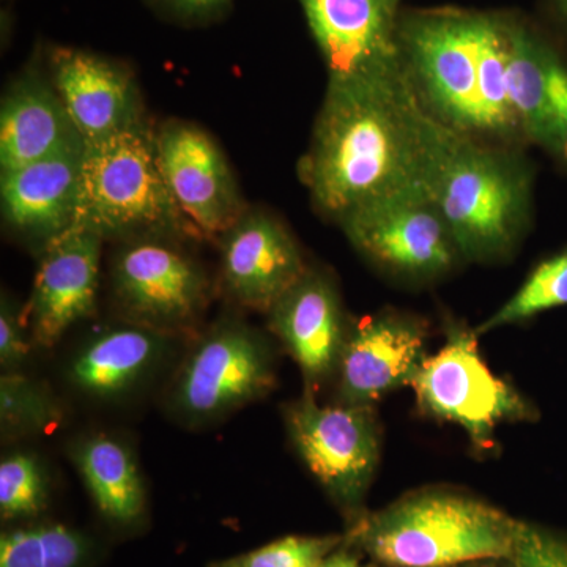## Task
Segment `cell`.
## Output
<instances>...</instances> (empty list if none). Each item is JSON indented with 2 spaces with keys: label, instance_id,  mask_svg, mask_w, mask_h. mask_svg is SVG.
I'll list each match as a JSON object with an SVG mask.
<instances>
[{
  "label": "cell",
  "instance_id": "6da1fadb",
  "mask_svg": "<svg viewBox=\"0 0 567 567\" xmlns=\"http://www.w3.org/2000/svg\"><path fill=\"white\" fill-rule=\"evenodd\" d=\"M456 133L425 106L405 65L328 78L298 174L317 208L339 223L380 197L429 192Z\"/></svg>",
  "mask_w": 567,
  "mask_h": 567
},
{
  "label": "cell",
  "instance_id": "7a4b0ae2",
  "mask_svg": "<svg viewBox=\"0 0 567 567\" xmlns=\"http://www.w3.org/2000/svg\"><path fill=\"white\" fill-rule=\"evenodd\" d=\"M518 520L475 496L417 492L353 522L347 540L388 567L509 561Z\"/></svg>",
  "mask_w": 567,
  "mask_h": 567
},
{
  "label": "cell",
  "instance_id": "3957f363",
  "mask_svg": "<svg viewBox=\"0 0 567 567\" xmlns=\"http://www.w3.org/2000/svg\"><path fill=\"white\" fill-rule=\"evenodd\" d=\"M518 148L456 133L432 177V199L464 262L507 259L533 218V175Z\"/></svg>",
  "mask_w": 567,
  "mask_h": 567
},
{
  "label": "cell",
  "instance_id": "277c9868",
  "mask_svg": "<svg viewBox=\"0 0 567 567\" xmlns=\"http://www.w3.org/2000/svg\"><path fill=\"white\" fill-rule=\"evenodd\" d=\"M74 224L102 235L194 229L178 210L145 123L84 142Z\"/></svg>",
  "mask_w": 567,
  "mask_h": 567
},
{
  "label": "cell",
  "instance_id": "5b68a950",
  "mask_svg": "<svg viewBox=\"0 0 567 567\" xmlns=\"http://www.w3.org/2000/svg\"><path fill=\"white\" fill-rule=\"evenodd\" d=\"M481 13L415 11L401 18L399 44L406 73L439 121L480 140Z\"/></svg>",
  "mask_w": 567,
  "mask_h": 567
},
{
  "label": "cell",
  "instance_id": "8992f818",
  "mask_svg": "<svg viewBox=\"0 0 567 567\" xmlns=\"http://www.w3.org/2000/svg\"><path fill=\"white\" fill-rule=\"evenodd\" d=\"M339 224L361 256L399 281L435 282L464 262L427 189L380 197L347 213Z\"/></svg>",
  "mask_w": 567,
  "mask_h": 567
},
{
  "label": "cell",
  "instance_id": "52a82bcc",
  "mask_svg": "<svg viewBox=\"0 0 567 567\" xmlns=\"http://www.w3.org/2000/svg\"><path fill=\"white\" fill-rule=\"evenodd\" d=\"M287 435L334 505L352 518L363 503L380 461V431L374 406L320 405L306 390L284 410Z\"/></svg>",
  "mask_w": 567,
  "mask_h": 567
},
{
  "label": "cell",
  "instance_id": "ba28073f",
  "mask_svg": "<svg viewBox=\"0 0 567 567\" xmlns=\"http://www.w3.org/2000/svg\"><path fill=\"white\" fill-rule=\"evenodd\" d=\"M476 331L447 327L445 346L425 358L412 386L425 415L461 425L473 445L488 450L496 425L536 420L537 410L488 369Z\"/></svg>",
  "mask_w": 567,
  "mask_h": 567
},
{
  "label": "cell",
  "instance_id": "9c48e42d",
  "mask_svg": "<svg viewBox=\"0 0 567 567\" xmlns=\"http://www.w3.org/2000/svg\"><path fill=\"white\" fill-rule=\"evenodd\" d=\"M275 379L268 339L246 323L226 320L186 357L175 379L173 406L189 423H210L262 399Z\"/></svg>",
  "mask_w": 567,
  "mask_h": 567
},
{
  "label": "cell",
  "instance_id": "30bf717a",
  "mask_svg": "<svg viewBox=\"0 0 567 567\" xmlns=\"http://www.w3.org/2000/svg\"><path fill=\"white\" fill-rule=\"evenodd\" d=\"M112 282L133 323L167 334L188 328L207 301L203 270L185 254L158 241L123 248L112 267Z\"/></svg>",
  "mask_w": 567,
  "mask_h": 567
},
{
  "label": "cell",
  "instance_id": "8fae6325",
  "mask_svg": "<svg viewBox=\"0 0 567 567\" xmlns=\"http://www.w3.org/2000/svg\"><path fill=\"white\" fill-rule=\"evenodd\" d=\"M156 151L171 196L196 233L223 235L244 215L229 164L203 130L166 123L156 136Z\"/></svg>",
  "mask_w": 567,
  "mask_h": 567
},
{
  "label": "cell",
  "instance_id": "7c38bea8",
  "mask_svg": "<svg viewBox=\"0 0 567 567\" xmlns=\"http://www.w3.org/2000/svg\"><path fill=\"white\" fill-rule=\"evenodd\" d=\"M427 331L421 320L383 311L350 324L339 361V404L371 405L412 386L425 358Z\"/></svg>",
  "mask_w": 567,
  "mask_h": 567
},
{
  "label": "cell",
  "instance_id": "4fadbf2b",
  "mask_svg": "<svg viewBox=\"0 0 567 567\" xmlns=\"http://www.w3.org/2000/svg\"><path fill=\"white\" fill-rule=\"evenodd\" d=\"M102 245V235L78 224L47 241L24 312L40 347H54L95 312Z\"/></svg>",
  "mask_w": 567,
  "mask_h": 567
},
{
  "label": "cell",
  "instance_id": "5bb4252c",
  "mask_svg": "<svg viewBox=\"0 0 567 567\" xmlns=\"http://www.w3.org/2000/svg\"><path fill=\"white\" fill-rule=\"evenodd\" d=\"M328 78L379 73L404 65L399 44L402 0H298Z\"/></svg>",
  "mask_w": 567,
  "mask_h": 567
},
{
  "label": "cell",
  "instance_id": "9a60e30c",
  "mask_svg": "<svg viewBox=\"0 0 567 567\" xmlns=\"http://www.w3.org/2000/svg\"><path fill=\"white\" fill-rule=\"evenodd\" d=\"M221 238L224 287L245 308L267 315L308 271L293 235L270 213L245 212Z\"/></svg>",
  "mask_w": 567,
  "mask_h": 567
},
{
  "label": "cell",
  "instance_id": "2e32d148",
  "mask_svg": "<svg viewBox=\"0 0 567 567\" xmlns=\"http://www.w3.org/2000/svg\"><path fill=\"white\" fill-rule=\"evenodd\" d=\"M267 316L271 333L300 368L306 390L315 393L336 375L350 324L330 276L308 268Z\"/></svg>",
  "mask_w": 567,
  "mask_h": 567
},
{
  "label": "cell",
  "instance_id": "e0dca14e",
  "mask_svg": "<svg viewBox=\"0 0 567 567\" xmlns=\"http://www.w3.org/2000/svg\"><path fill=\"white\" fill-rule=\"evenodd\" d=\"M52 84L84 142L106 140L141 125V102L132 74L91 52L59 48Z\"/></svg>",
  "mask_w": 567,
  "mask_h": 567
},
{
  "label": "cell",
  "instance_id": "ac0fdd59",
  "mask_svg": "<svg viewBox=\"0 0 567 567\" xmlns=\"http://www.w3.org/2000/svg\"><path fill=\"white\" fill-rule=\"evenodd\" d=\"M82 153L84 141L2 174V213L13 229L50 241L73 226Z\"/></svg>",
  "mask_w": 567,
  "mask_h": 567
},
{
  "label": "cell",
  "instance_id": "d6986e66",
  "mask_svg": "<svg viewBox=\"0 0 567 567\" xmlns=\"http://www.w3.org/2000/svg\"><path fill=\"white\" fill-rule=\"evenodd\" d=\"M173 336L133 322L100 331L71 358V385L93 399L122 398L163 363Z\"/></svg>",
  "mask_w": 567,
  "mask_h": 567
},
{
  "label": "cell",
  "instance_id": "ffe728a7",
  "mask_svg": "<svg viewBox=\"0 0 567 567\" xmlns=\"http://www.w3.org/2000/svg\"><path fill=\"white\" fill-rule=\"evenodd\" d=\"M84 141L54 84L28 73L11 85L0 110V169H20Z\"/></svg>",
  "mask_w": 567,
  "mask_h": 567
},
{
  "label": "cell",
  "instance_id": "44dd1931",
  "mask_svg": "<svg viewBox=\"0 0 567 567\" xmlns=\"http://www.w3.org/2000/svg\"><path fill=\"white\" fill-rule=\"evenodd\" d=\"M70 457L84 481L93 505L111 525L132 528L147 507L140 465L128 445L106 434L76 440Z\"/></svg>",
  "mask_w": 567,
  "mask_h": 567
},
{
  "label": "cell",
  "instance_id": "7402d4cb",
  "mask_svg": "<svg viewBox=\"0 0 567 567\" xmlns=\"http://www.w3.org/2000/svg\"><path fill=\"white\" fill-rule=\"evenodd\" d=\"M559 55L522 24L511 21L507 96L522 136L550 153V76Z\"/></svg>",
  "mask_w": 567,
  "mask_h": 567
},
{
  "label": "cell",
  "instance_id": "603a6c76",
  "mask_svg": "<svg viewBox=\"0 0 567 567\" xmlns=\"http://www.w3.org/2000/svg\"><path fill=\"white\" fill-rule=\"evenodd\" d=\"M511 21L481 13L480 29V112L481 141L505 147L525 144L507 96V58Z\"/></svg>",
  "mask_w": 567,
  "mask_h": 567
},
{
  "label": "cell",
  "instance_id": "cb8c5ba5",
  "mask_svg": "<svg viewBox=\"0 0 567 567\" xmlns=\"http://www.w3.org/2000/svg\"><path fill=\"white\" fill-rule=\"evenodd\" d=\"M96 555L91 536L54 522L22 525L0 536V567H91Z\"/></svg>",
  "mask_w": 567,
  "mask_h": 567
},
{
  "label": "cell",
  "instance_id": "d4e9b609",
  "mask_svg": "<svg viewBox=\"0 0 567 567\" xmlns=\"http://www.w3.org/2000/svg\"><path fill=\"white\" fill-rule=\"evenodd\" d=\"M63 409L40 380L6 372L0 379V431L3 440L48 434L61 424Z\"/></svg>",
  "mask_w": 567,
  "mask_h": 567
},
{
  "label": "cell",
  "instance_id": "484cf974",
  "mask_svg": "<svg viewBox=\"0 0 567 567\" xmlns=\"http://www.w3.org/2000/svg\"><path fill=\"white\" fill-rule=\"evenodd\" d=\"M566 306L567 248L536 265L517 292L475 331L476 334H486L506 324L522 323L543 312Z\"/></svg>",
  "mask_w": 567,
  "mask_h": 567
},
{
  "label": "cell",
  "instance_id": "4316f807",
  "mask_svg": "<svg viewBox=\"0 0 567 567\" xmlns=\"http://www.w3.org/2000/svg\"><path fill=\"white\" fill-rule=\"evenodd\" d=\"M50 505V481L35 454L13 453L0 462V517L3 522L39 517Z\"/></svg>",
  "mask_w": 567,
  "mask_h": 567
},
{
  "label": "cell",
  "instance_id": "83f0119b",
  "mask_svg": "<svg viewBox=\"0 0 567 567\" xmlns=\"http://www.w3.org/2000/svg\"><path fill=\"white\" fill-rule=\"evenodd\" d=\"M344 540L341 536H287L208 567H320Z\"/></svg>",
  "mask_w": 567,
  "mask_h": 567
},
{
  "label": "cell",
  "instance_id": "f1b7e54d",
  "mask_svg": "<svg viewBox=\"0 0 567 567\" xmlns=\"http://www.w3.org/2000/svg\"><path fill=\"white\" fill-rule=\"evenodd\" d=\"M511 567H567V537L518 520Z\"/></svg>",
  "mask_w": 567,
  "mask_h": 567
},
{
  "label": "cell",
  "instance_id": "f546056e",
  "mask_svg": "<svg viewBox=\"0 0 567 567\" xmlns=\"http://www.w3.org/2000/svg\"><path fill=\"white\" fill-rule=\"evenodd\" d=\"M31 354V342L25 334L24 316L14 309L9 298L0 305V365L6 372H20Z\"/></svg>",
  "mask_w": 567,
  "mask_h": 567
},
{
  "label": "cell",
  "instance_id": "4dcf8cb0",
  "mask_svg": "<svg viewBox=\"0 0 567 567\" xmlns=\"http://www.w3.org/2000/svg\"><path fill=\"white\" fill-rule=\"evenodd\" d=\"M164 6L182 18H208L230 6L233 0H162Z\"/></svg>",
  "mask_w": 567,
  "mask_h": 567
},
{
  "label": "cell",
  "instance_id": "1f68e13d",
  "mask_svg": "<svg viewBox=\"0 0 567 567\" xmlns=\"http://www.w3.org/2000/svg\"><path fill=\"white\" fill-rule=\"evenodd\" d=\"M320 567H365L361 565L360 559L353 557L347 550H336L330 557L324 559V563Z\"/></svg>",
  "mask_w": 567,
  "mask_h": 567
},
{
  "label": "cell",
  "instance_id": "d6a6232c",
  "mask_svg": "<svg viewBox=\"0 0 567 567\" xmlns=\"http://www.w3.org/2000/svg\"><path fill=\"white\" fill-rule=\"evenodd\" d=\"M554 2L559 17H561V20L567 24V0H554Z\"/></svg>",
  "mask_w": 567,
  "mask_h": 567
},
{
  "label": "cell",
  "instance_id": "836d02e7",
  "mask_svg": "<svg viewBox=\"0 0 567 567\" xmlns=\"http://www.w3.org/2000/svg\"><path fill=\"white\" fill-rule=\"evenodd\" d=\"M507 565H509V563H507ZM461 567H503V566H499V561H481V563H473V565H465V566H461ZM506 567H511V565L506 566Z\"/></svg>",
  "mask_w": 567,
  "mask_h": 567
}]
</instances>
